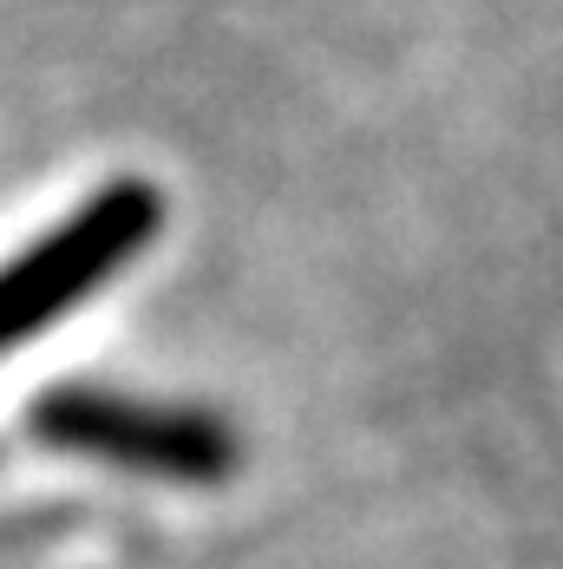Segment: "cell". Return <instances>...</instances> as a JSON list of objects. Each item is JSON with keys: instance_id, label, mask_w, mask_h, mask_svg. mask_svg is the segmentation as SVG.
Instances as JSON below:
<instances>
[{"instance_id": "1", "label": "cell", "mask_w": 563, "mask_h": 569, "mask_svg": "<svg viewBox=\"0 0 563 569\" xmlns=\"http://www.w3.org/2000/svg\"><path fill=\"white\" fill-rule=\"evenodd\" d=\"M151 229H158V190L151 183H112L72 223H59L20 262H7L0 269V353L20 347L33 328L59 321L86 288L118 276L151 242Z\"/></svg>"}, {"instance_id": "2", "label": "cell", "mask_w": 563, "mask_h": 569, "mask_svg": "<svg viewBox=\"0 0 563 569\" xmlns=\"http://www.w3.org/2000/svg\"><path fill=\"white\" fill-rule=\"evenodd\" d=\"M33 426L86 458H112L131 471L158 478H224L236 465V439L204 412H170V406H138L118 393H53Z\"/></svg>"}]
</instances>
